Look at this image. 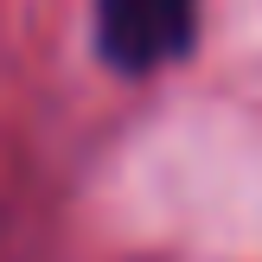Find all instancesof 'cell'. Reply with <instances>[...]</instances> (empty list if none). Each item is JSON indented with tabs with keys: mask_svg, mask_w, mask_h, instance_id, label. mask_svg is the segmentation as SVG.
Returning <instances> with one entry per match:
<instances>
[{
	"mask_svg": "<svg viewBox=\"0 0 262 262\" xmlns=\"http://www.w3.org/2000/svg\"><path fill=\"white\" fill-rule=\"evenodd\" d=\"M192 38H199V0H96V45L128 77L186 58Z\"/></svg>",
	"mask_w": 262,
	"mask_h": 262,
	"instance_id": "obj_1",
	"label": "cell"
}]
</instances>
